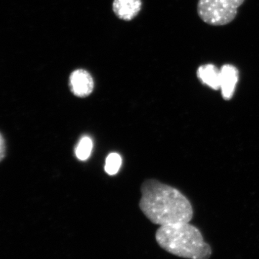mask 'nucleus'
Listing matches in <instances>:
<instances>
[{"label": "nucleus", "instance_id": "obj_1", "mask_svg": "<svg viewBox=\"0 0 259 259\" xmlns=\"http://www.w3.org/2000/svg\"><path fill=\"white\" fill-rule=\"evenodd\" d=\"M141 190L140 208L153 224L163 226L192 221V204L180 191L156 180L145 181Z\"/></svg>", "mask_w": 259, "mask_h": 259}, {"label": "nucleus", "instance_id": "obj_2", "mask_svg": "<svg viewBox=\"0 0 259 259\" xmlns=\"http://www.w3.org/2000/svg\"><path fill=\"white\" fill-rule=\"evenodd\" d=\"M156 240L163 250L187 259H209L212 250L202 233L190 223L160 226Z\"/></svg>", "mask_w": 259, "mask_h": 259}, {"label": "nucleus", "instance_id": "obj_3", "mask_svg": "<svg viewBox=\"0 0 259 259\" xmlns=\"http://www.w3.org/2000/svg\"><path fill=\"white\" fill-rule=\"evenodd\" d=\"M245 0H198L197 11L204 23L212 26L228 25L236 18Z\"/></svg>", "mask_w": 259, "mask_h": 259}, {"label": "nucleus", "instance_id": "obj_4", "mask_svg": "<svg viewBox=\"0 0 259 259\" xmlns=\"http://www.w3.org/2000/svg\"><path fill=\"white\" fill-rule=\"evenodd\" d=\"M94 85L93 76L86 70L77 69L70 75L69 88L75 96L88 97L93 92Z\"/></svg>", "mask_w": 259, "mask_h": 259}, {"label": "nucleus", "instance_id": "obj_5", "mask_svg": "<svg viewBox=\"0 0 259 259\" xmlns=\"http://www.w3.org/2000/svg\"><path fill=\"white\" fill-rule=\"evenodd\" d=\"M239 79V71L231 64L223 65L221 68V90L223 99L231 100L235 93Z\"/></svg>", "mask_w": 259, "mask_h": 259}, {"label": "nucleus", "instance_id": "obj_6", "mask_svg": "<svg viewBox=\"0 0 259 259\" xmlns=\"http://www.w3.org/2000/svg\"><path fill=\"white\" fill-rule=\"evenodd\" d=\"M141 0H114L112 8L115 14L121 20H133L141 9Z\"/></svg>", "mask_w": 259, "mask_h": 259}, {"label": "nucleus", "instance_id": "obj_7", "mask_svg": "<svg viewBox=\"0 0 259 259\" xmlns=\"http://www.w3.org/2000/svg\"><path fill=\"white\" fill-rule=\"evenodd\" d=\"M197 76L202 84L214 90L221 89V69L214 65L207 64L199 66Z\"/></svg>", "mask_w": 259, "mask_h": 259}, {"label": "nucleus", "instance_id": "obj_8", "mask_svg": "<svg viewBox=\"0 0 259 259\" xmlns=\"http://www.w3.org/2000/svg\"><path fill=\"white\" fill-rule=\"evenodd\" d=\"M93 142L89 137H83L75 149L76 157L81 161H85L90 157L93 151Z\"/></svg>", "mask_w": 259, "mask_h": 259}, {"label": "nucleus", "instance_id": "obj_9", "mask_svg": "<svg viewBox=\"0 0 259 259\" xmlns=\"http://www.w3.org/2000/svg\"><path fill=\"white\" fill-rule=\"evenodd\" d=\"M122 158L118 153H112L108 155L105 161V170L109 175H115L120 170Z\"/></svg>", "mask_w": 259, "mask_h": 259}, {"label": "nucleus", "instance_id": "obj_10", "mask_svg": "<svg viewBox=\"0 0 259 259\" xmlns=\"http://www.w3.org/2000/svg\"><path fill=\"white\" fill-rule=\"evenodd\" d=\"M5 156V143L4 138L0 134V161L4 158Z\"/></svg>", "mask_w": 259, "mask_h": 259}]
</instances>
